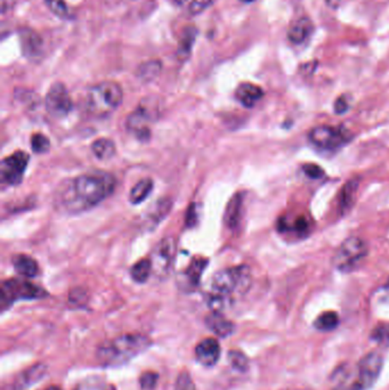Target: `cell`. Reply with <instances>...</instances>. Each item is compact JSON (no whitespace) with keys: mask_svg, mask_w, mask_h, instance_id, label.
<instances>
[{"mask_svg":"<svg viewBox=\"0 0 389 390\" xmlns=\"http://www.w3.org/2000/svg\"><path fill=\"white\" fill-rule=\"evenodd\" d=\"M116 185V178L111 173H85L64 183L57 194V203L63 210L71 214L86 212L110 197Z\"/></svg>","mask_w":389,"mask_h":390,"instance_id":"cell-1","label":"cell"},{"mask_svg":"<svg viewBox=\"0 0 389 390\" xmlns=\"http://www.w3.org/2000/svg\"><path fill=\"white\" fill-rule=\"evenodd\" d=\"M253 276L246 265L225 268L214 275L211 280V291L208 304L213 312H220L232 305L235 295L247 293L251 286Z\"/></svg>","mask_w":389,"mask_h":390,"instance_id":"cell-2","label":"cell"},{"mask_svg":"<svg viewBox=\"0 0 389 390\" xmlns=\"http://www.w3.org/2000/svg\"><path fill=\"white\" fill-rule=\"evenodd\" d=\"M152 341L144 334H124L100 346L97 360L103 367H119L151 347Z\"/></svg>","mask_w":389,"mask_h":390,"instance_id":"cell-3","label":"cell"},{"mask_svg":"<svg viewBox=\"0 0 389 390\" xmlns=\"http://www.w3.org/2000/svg\"><path fill=\"white\" fill-rule=\"evenodd\" d=\"M124 92L113 81H104L92 87L86 96V109L92 116L105 118L121 105Z\"/></svg>","mask_w":389,"mask_h":390,"instance_id":"cell-4","label":"cell"},{"mask_svg":"<svg viewBox=\"0 0 389 390\" xmlns=\"http://www.w3.org/2000/svg\"><path fill=\"white\" fill-rule=\"evenodd\" d=\"M369 255L366 242L357 236H351L342 242L333 256V267L344 274L357 271Z\"/></svg>","mask_w":389,"mask_h":390,"instance_id":"cell-5","label":"cell"},{"mask_svg":"<svg viewBox=\"0 0 389 390\" xmlns=\"http://www.w3.org/2000/svg\"><path fill=\"white\" fill-rule=\"evenodd\" d=\"M309 142L323 151H337L351 142V134L344 127L336 126H318L311 130Z\"/></svg>","mask_w":389,"mask_h":390,"instance_id":"cell-6","label":"cell"},{"mask_svg":"<svg viewBox=\"0 0 389 390\" xmlns=\"http://www.w3.org/2000/svg\"><path fill=\"white\" fill-rule=\"evenodd\" d=\"M46 292L35 284L23 280H7L1 284L0 290V305L1 310H5L16 301L22 299L44 298Z\"/></svg>","mask_w":389,"mask_h":390,"instance_id":"cell-7","label":"cell"},{"mask_svg":"<svg viewBox=\"0 0 389 390\" xmlns=\"http://www.w3.org/2000/svg\"><path fill=\"white\" fill-rule=\"evenodd\" d=\"M29 164V155L23 151H16L6 157L0 164V177L3 184L16 186L21 183Z\"/></svg>","mask_w":389,"mask_h":390,"instance_id":"cell-8","label":"cell"},{"mask_svg":"<svg viewBox=\"0 0 389 390\" xmlns=\"http://www.w3.org/2000/svg\"><path fill=\"white\" fill-rule=\"evenodd\" d=\"M46 110L54 118H64L71 112L73 103L68 90L61 83H55L48 90L45 99Z\"/></svg>","mask_w":389,"mask_h":390,"instance_id":"cell-9","label":"cell"},{"mask_svg":"<svg viewBox=\"0 0 389 390\" xmlns=\"http://www.w3.org/2000/svg\"><path fill=\"white\" fill-rule=\"evenodd\" d=\"M383 367V358L379 353L371 352L359 360L357 384L361 390L371 388L377 382Z\"/></svg>","mask_w":389,"mask_h":390,"instance_id":"cell-10","label":"cell"},{"mask_svg":"<svg viewBox=\"0 0 389 390\" xmlns=\"http://www.w3.org/2000/svg\"><path fill=\"white\" fill-rule=\"evenodd\" d=\"M155 114L145 104H140L127 118L128 130L133 133L138 140H148L150 138L149 125L155 121Z\"/></svg>","mask_w":389,"mask_h":390,"instance_id":"cell-11","label":"cell"},{"mask_svg":"<svg viewBox=\"0 0 389 390\" xmlns=\"http://www.w3.org/2000/svg\"><path fill=\"white\" fill-rule=\"evenodd\" d=\"M175 241L174 238H167L161 240L152 253V268L153 273L159 275L166 274L169 271L172 260L175 257Z\"/></svg>","mask_w":389,"mask_h":390,"instance_id":"cell-12","label":"cell"},{"mask_svg":"<svg viewBox=\"0 0 389 390\" xmlns=\"http://www.w3.org/2000/svg\"><path fill=\"white\" fill-rule=\"evenodd\" d=\"M220 352L222 349L217 339L205 338L196 345V358L205 367H213L220 360Z\"/></svg>","mask_w":389,"mask_h":390,"instance_id":"cell-13","label":"cell"},{"mask_svg":"<svg viewBox=\"0 0 389 390\" xmlns=\"http://www.w3.org/2000/svg\"><path fill=\"white\" fill-rule=\"evenodd\" d=\"M208 265V260L205 258H194L187 267L186 271L181 274V286L183 289L193 290L199 286L200 279L205 268Z\"/></svg>","mask_w":389,"mask_h":390,"instance_id":"cell-14","label":"cell"},{"mask_svg":"<svg viewBox=\"0 0 389 390\" xmlns=\"http://www.w3.org/2000/svg\"><path fill=\"white\" fill-rule=\"evenodd\" d=\"M264 96V90L257 85L251 83H244L235 90V97L244 107L255 106Z\"/></svg>","mask_w":389,"mask_h":390,"instance_id":"cell-15","label":"cell"},{"mask_svg":"<svg viewBox=\"0 0 389 390\" xmlns=\"http://www.w3.org/2000/svg\"><path fill=\"white\" fill-rule=\"evenodd\" d=\"M357 190H359V179L357 178L348 181L342 186L338 197L339 214L342 216L347 214L353 209L354 203L357 201Z\"/></svg>","mask_w":389,"mask_h":390,"instance_id":"cell-16","label":"cell"},{"mask_svg":"<svg viewBox=\"0 0 389 390\" xmlns=\"http://www.w3.org/2000/svg\"><path fill=\"white\" fill-rule=\"evenodd\" d=\"M314 31V24L309 18H300L290 25L288 38L292 44L299 45L306 42Z\"/></svg>","mask_w":389,"mask_h":390,"instance_id":"cell-17","label":"cell"},{"mask_svg":"<svg viewBox=\"0 0 389 390\" xmlns=\"http://www.w3.org/2000/svg\"><path fill=\"white\" fill-rule=\"evenodd\" d=\"M205 324L218 337L226 338L234 332V324L220 312H213L205 317Z\"/></svg>","mask_w":389,"mask_h":390,"instance_id":"cell-18","label":"cell"},{"mask_svg":"<svg viewBox=\"0 0 389 390\" xmlns=\"http://www.w3.org/2000/svg\"><path fill=\"white\" fill-rule=\"evenodd\" d=\"M242 205H244V195L237 193L232 199L229 200V202L226 207L224 221H225L226 226L232 230L240 223L241 216H242Z\"/></svg>","mask_w":389,"mask_h":390,"instance_id":"cell-19","label":"cell"},{"mask_svg":"<svg viewBox=\"0 0 389 390\" xmlns=\"http://www.w3.org/2000/svg\"><path fill=\"white\" fill-rule=\"evenodd\" d=\"M20 37H21L22 51L24 55L29 59L38 56L42 47L40 37L30 29H23Z\"/></svg>","mask_w":389,"mask_h":390,"instance_id":"cell-20","label":"cell"},{"mask_svg":"<svg viewBox=\"0 0 389 390\" xmlns=\"http://www.w3.org/2000/svg\"><path fill=\"white\" fill-rule=\"evenodd\" d=\"M13 265L21 276L31 279L38 274V264L32 257L28 256V255H16L13 257Z\"/></svg>","mask_w":389,"mask_h":390,"instance_id":"cell-21","label":"cell"},{"mask_svg":"<svg viewBox=\"0 0 389 390\" xmlns=\"http://www.w3.org/2000/svg\"><path fill=\"white\" fill-rule=\"evenodd\" d=\"M92 151L98 160H109L116 154V144L109 138H98L92 144Z\"/></svg>","mask_w":389,"mask_h":390,"instance_id":"cell-22","label":"cell"},{"mask_svg":"<svg viewBox=\"0 0 389 390\" xmlns=\"http://www.w3.org/2000/svg\"><path fill=\"white\" fill-rule=\"evenodd\" d=\"M46 370H47V367L45 365H42V364H38V365H35V367L27 370L21 375V378L18 379V382L16 384V389H25V388L29 387L31 384L38 382L45 374Z\"/></svg>","mask_w":389,"mask_h":390,"instance_id":"cell-23","label":"cell"},{"mask_svg":"<svg viewBox=\"0 0 389 390\" xmlns=\"http://www.w3.org/2000/svg\"><path fill=\"white\" fill-rule=\"evenodd\" d=\"M153 190V181L150 178L142 179L131 188L129 194V201L133 205H140L146 197H149Z\"/></svg>","mask_w":389,"mask_h":390,"instance_id":"cell-24","label":"cell"},{"mask_svg":"<svg viewBox=\"0 0 389 390\" xmlns=\"http://www.w3.org/2000/svg\"><path fill=\"white\" fill-rule=\"evenodd\" d=\"M172 206V201L169 199H162L157 201V203H155L153 208L151 209V212H149V216H148L149 223L148 224H151L152 227L157 226V224L160 223L170 212Z\"/></svg>","mask_w":389,"mask_h":390,"instance_id":"cell-25","label":"cell"},{"mask_svg":"<svg viewBox=\"0 0 389 390\" xmlns=\"http://www.w3.org/2000/svg\"><path fill=\"white\" fill-rule=\"evenodd\" d=\"M152 273H153V268H152L151 260H140L131 269V277L137 284L146 282Z\"/></svg>","mask_w":389,"mask_h":390,"instance_id":"cell-26","label":"cell"},{"mask_svg":"<svg viewBox=\"0 0 389 390\" xmlns=\"http://www.w3.org/2000/svg\"><path fill=\"white\" fill-rule=\"evenodd\" d=\"M339 315L336 312L328 310L324 312L321 315L318 316V319H315L314 327L320 331H333L339 325Z\"/></svg>","mask_w":389,"mask_h":390,"instance_id":"cell-27","label":"cell"},{"mask_svg":"<svg viewBox=\"0 0 389 390\" xmlns=\"http://www.w3.org/2000/svg\"><path fill=\"white\" fill-rule=\"evenodd\" d=\"M161 68L162 66L159 61H149L138 68L137 75L143 81H151L160 75Z\"/></svg>","mask_w":389,"mask_h":390,"instance_id":"cell-28","label":"cell"},{"mask_svg":"<svg viewBox=\"0 0 389 390\" xmlns=\"http://www.w3.org/2000/svg\"><path fill=\"white\" fill-rule=\"evenodd\" d=\"M196 37V30L194 28H188L183 32L179 47V56L181 60H185L186 57L190 56L191 49L193 47Z\"/></svg>","mask_w":389,"mask_h":390,"instance_id":"cell-29","label":"cell"},{"mask_svg":"<svg viewBox=\"0 0 389 390\" xmlns=\"http://www.w3.org/2000/svg\"><path fill=\"white\" fill-rule=\"evenodd\" d=\"M229 360L233 369L238 370L240 372L247 371L248 367H249V360H248L247 356L239 351H231L229 353Z\"/></svg>","mask_w":389,"mask_h":390,"instance_id":"cell-30","label":"cell"},{"mask_svg":"<svg viewBox=\"0 0 389 390\" xmlns=\"http://www.w3.org/2000/svg\"><path fill=\"white\" fill-rule=\"evenodd\" d=\"M47 6L55 16L61 18H70V9L64 0H45Z\"/></svg>","mask_w":389,"mask_h":390,"instance_id":"cell-31","label":"cell"},{"mask_svg":"<svg viewBox=\"0 0 389 390\" xmlns=\"http://www.w3.org/2000/svg\"><path fill=\"white\" fill-rule=\"evenodd\" d=\"M371 339L383 346H389V324L376 327L371 334Z\"/></svg>","mask_w":389,"mask_h":390,"instance_id":"cell-32","label":"cell"},{"mask_svg":"<svg viewBox=\"0 0 389 390\" xmlns=\"http://www.w3.org/2000/svg\"><path fill=\"white\" fill-rule=\"evenodd\" d=\"M31 146L32 150L37 153H45L49 150L51 142L46 138L45 135L35 134L31 138Z\"/></svg>","mask_w":389,"mask_h":390,"instance_id":"cell-33","label":"cell"},{"mask_svg":"<svg viewBox=\"0 0 389 390\" xmlns=\"http://www.w3.org/2000/svg\"><path fill=\"white\" fill-rule=\"evenodd\" d=\"M215 0H190L188 3V12L192 16H198L200 13L205 12V9L210 7Z\"/></svg>","mask_w":389,"mask_h":390,"instance_id":"cell-34","label":"cell"},{"mask_svg":"<svg viewBox=\"0 0 389 390\" xmlns=\"http://www.w3.org/2000/svg\"><path fill=\"white\" fill-rule=\"evenodd\" d=\"M157 373L155 372H144L140 375V387L144 390H153L157 387Z\"/></svg>","mask_w":389,"mask_h":390,"instance_id":"cell-35","label":"cell"},{"mask_svg":"<svg viewBox=\"0 0 389 390\" xmlns=\"http://www.w3.org/2000/svg\"><path fill=\"white\" fill-rule=\"evenodd\" d=\"M175 390H196L193 380L187 372H181L176 382Z\"/></svg>","mask_w":389,"mask_h":390,"instance_id":"cell-36","label":"cell"},{"mask_svg":"<svg viewBox=\"0 0 389 390\" xmlns=\"http://www.w3.org/2000/svg\"><path fill=\"white\" fill-rule=\"evenodd\" d=\"M303 171L311 179H320L324 176V170L315 164H304Z\"/></svg>","mask_w":389,"mask_h":390,"instance_id":"cell-37","label":"cell"},{"mask_svg":"<svg viewBox=\"0 0 389 390\" xmlns=\"http://www.w3.org/2000/svg\"><path fill=\"white\" fill-rule=\"evenodd\" d=\"M348 110H349V99L347 96H340L335 102V112L340 116V114H346Z\"/></svg>","mask_w":389,"mask_h":390,"instance_id":"cell-38","label":"cell"},{"mask_svg":"<svg viewBox=\"0 0 389 390\" xmlns=\"http://www.w3.org/2000/svg\"><path fill=\"white\" fill-rule=\"evenodd\" d=\"M292 228L296 233L306 234L309 231V221L305 217H299L297 221H294Z\"/></svg>","mask_w":389,"mask_h":390,"instance_id":"cell-39","label":"cell"},{"mask_svg":"<svg viewBox=\"0 0 389 390\" xmlns=\"http://www.w3.org/2000/svg\"><path fill=\"white\" fill-rule=\"evenodd\" d=\"M86 292L83 291V289H76L71 292L70 295V301L73 303V304H83V299H86Z\"/></svg>","mask_w":389,"mask_h":390,"instance_id":"cell-40","label":"cell"},{"mask_svg":"<svg viewBox=\"0 0 389 390\" xmlns=\"http://www.w3.org/2000/svg\"><path fill=\"white\" fill-rule=\"evenodd\" d=\"M196 207L191 206L190 210L187 212L186 224L188 226H192L196 223Z\"/></svg>","mask_w":389,"mask_h":390,"instance_id":"cell-41","label":"cell"},{"mask_svg":"<svg viewBox=\"0 0 389 390\" xmlns=\"http://www.w3.org/2000/svg\"><path fill=\"white\" fill-rule=\"evenodd\" d=\"M381 299L385 303H389V284L383 286L381 290Z\"/></svg>","mask_w":389,"mask_h":390,"instance_id":"cell-42","label":"cell"},{"mask_svg":"<svg viewBox=\"0 0 389 390\" xmlns=\"http://www.w3.org/2000/svg\"><path fill=\"white\" fill-rule=\"evenodd\" d=\"M335 390H361V388L359 387V384L355 382L351 386H340V387L336 388Z\"/></svg>","mask_w":389,"mask_h":390,"instance_id":"cell-43","label":"cell"},{"mask_svg":"<svg viewBox=\"0 0 389 390\" xmlns=\"http://www.w3.org/2000/svg\"><path fill=\"white\" fill-rule=\"evenodd\" d=\"M340 1L342 0H327V4L329 5L330 7H333V8H336V7L339 6V4H340Z\"/></svg>","mask_w":389,"mask_h":390,"instance_id":"cell-44","label":"cell"},{"mask_svg":"<svg viewBox=\"0 0 389 390\" xmlns=\"http://www.w3.org/2000/svg\"><path fill=\"white\" fill-rule=\"evenodd\" d=\"M172 1L175 4L176 6H183L185 4L190 3V0H172Z\"/></svg>","mask_w":389,"mask_h":390,"instance_id":"cell-45","label":"cell"},{"mask_svg":"<svg viewBox=\"0 0 389 390\" xmlns=\"http://www.w3.org/2000/svg\"><path fill=\"white\" fill-rule=\"evenodd\" d=\"M42 390H62L60 387H56V386H49V387L45 388Z\"/></svg>","mask_w":389,"mask_h":390,"instance_id":"cell-46","label":"cell"},{"mask_svg":"<svg viewBox=\"0 0 389 390\" xmlns=\"http://www.w3.org/2000/svg\"><path fill=\"white\" fill-rule=\"evenodd\" d=\"M241 1H242V3L250 4L253 3L255 0H241Z\"/></svg>","mask_w":389,"mask_h":390,"instance_id":"cell-47","label":"cell"}]
</instances>
